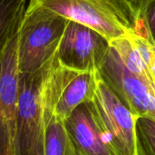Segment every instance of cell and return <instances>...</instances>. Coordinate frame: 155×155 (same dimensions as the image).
<instances>
[{"mask_svg":"<svg viewBox=\"0 0 155 155\" xmlns=\"http://www.w3.org/2000/svg\"><path fill=\"white\" fill-rule=\"evenodd\" d=\"M132 31L155 45V0H119Z\"/></svg>","mask_w":155,"mask_h":155,"instance_id":"8fae6325","label":"cell"},{"mask_svg":"<svg viewBox=\"0 0 155 155\" xmlns=\"http://www.w3.org/2000/svg\"><path fill=\"white\" fill-rule=\"evenodd\" d=\"M53 60L35 72L19 74L15 122L16 155H44V88Z\"/></svg>","mask_w":155,"mask_h":155,"instance_id":"7a4b0ae2","label":"cell"},{"mask_svg":"<svg viewBox=\"0 0 155 155\" xmlns=\"http://www.w3.org/2000/svg\"><path fill=\"white\" fill-rule=\"evenodd\" d=\"M94 104L99 122L116 155H135V124L134 114L100 77Z\"/></svg>","mask_w":155,"mask_h":155,"instance_id":"5b68a950","label":"cell"},{"mask_svg":"<svg viewBox=\"0 0 155 155\" xmlns=\"http://www.w3.org/2000/svg\"><path fill=\"white\" fill-rule=\"evenodd\" d=\"M18 33L0 52V155H16L15 122L20 74Z\"/></svg>","mask_w":155,"mask_h":155,"instance_id":"ba28073f","label":"cell"},{"mask_svg":"<svg viewBox=\"0 0 155 155\" xmlns=\"http://www.w3.org/2000/svg\"><path fill=\"white\" fill-rule=\"evenodd\" d=\"M110 47V43L97 31L69 20L56 58L63 65L72 69L99 72Z\"/></svg>","mask_w":155,"mask_h":155,"instance_id":"8992f818","label":"cell"},{"mask_svg":"<svg viewBox=\"0 0 155 155\" xmlns=\"http://www.w3.org/2000/svg\"><path fill=\"white\" fill-rule=\"evenodd\" d=\"M135 155H155V120L138 116L135 124Z\"/></svg>","mask_w":155,"mask_h":155,"instance_id":"4fadbf2b","label":"cell"},{"mask_svg":"<svg viewBox=\"0 0 155 155\" xmlns=\"http://www.w3.org/2000/svg\"><path fill=\"white\" fill-rule=\"evenodd\" d=\"M98 78V72L79 71L63 65L55 54L46 75L44 102L64 120L77 106L94 100Z\"/></svg>","mask_w":155,"mask_h":155,"instance_id":"277c9868","label":"cell"},{"mask_svg":"<svg viewBox=\"0 0 155 155\" xmlns=\"http://www.w3.org/2000/svg\"><path fill=\"white\" fill-rule=\"evenodd\" d=\"M27 0H0V52L18 33Z\"/></svg>","mask_w":155,"mask_h":155,"instance_id":"7c38bea8","label":"cell"},{"mask_svg":"<svg viewBox=\"0 0 155 155\" xmlns=\"http://www.w3.org/2000/svg\"><path fill=\"white\" fill-rule=\"evenodd\" d=\"M68 21L46 8L25 9L17 45L21 74L35 72L54 58Z\"/></svg>","mask_w":155,"mask_h":155,"instance_id":"6da1fadb","label":"cell"},{"mask_svg":"<svg viewBox=\"0 0 155 155\" xmlns=\"http://www.w3.org/2000/svg\"><path fill=\"white\" fill-rule=\"evenodd\" d=\"M64 123L82 155H116L99 122L94 100L77 106Z\"/></svg>","mask_w":155,"mask_h":155,"instance_id":"9c48e42d","label":"cell"},{"mask_svg":"<svg viewBox=\"0 0 155 155\" xmlns=\"http://www.w3.org/2000/svg\"><path fill=\"white\" fill-rule=\"evenodd\" d=\"M43 7L97 31L109 43L132 31L119 0H29L26 8Z\"/></svg>","mask_w":155,"mask_h":155,"instance_id":"3957f363","label":"cell"},{"mask_svg":"<svg viewBox=\"0 0 155 155\" xmlns=\"http://www.w3.org/2000/svg\"><path fill=\"white\" fill-rule=\"evenodd\" d=\"M127 35L144 61L155 87V45L148 39L136 35L133 31Z\"/></svg>","mask_w":155,"mask_h":155,"instance_id":"5bb4252c","label":"cell"},{"mask_svg":"<svg viewBox=\"0 0 155 155\" xmlns=\"http://www.w3.org/2000/svg\"><path fill=\"white\" fill-rule=\"evenodd\" d=\"M98 74L134 114L155 120V88L131 74L112 47Z\"/></svg>","mask_w":155,"mask_h":155,"instance_id":"52a82bcc","label":"cell"},{"mask_svg":"<svg viewBox=\"0 0 155 155\" xmlns=\"http://www.w3.org/2000/svg\"><path fill=\"white\" fill-rule=\"evenodd\" d=\"M44 114L45 123L44 155H82L69 136L64 120L45 102Z\"/></svg>","mask_w":155,"mask_h":155,"instance_id":"30bf717a","label":"cell"}]
</instances>
